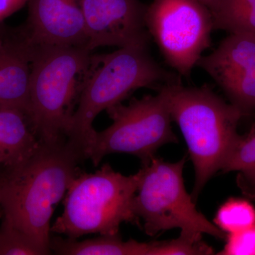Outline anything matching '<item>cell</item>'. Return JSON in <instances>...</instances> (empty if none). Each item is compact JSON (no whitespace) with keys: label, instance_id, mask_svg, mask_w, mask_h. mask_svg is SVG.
I'll use <instances>...</instances> for the list:
<instances>
[{"label":"cell","instance_id":"44dd1931","mask_svg":"<svg viewBox=\"0 0 255 255\" xmlns=\"http://www.w3.org/2000/svg\"><path fill=\"white\" fill-rule=\"evenodd\" d=\"M28 0H0V23L27 4Z\"/></svg>","mask_w":255,"mask_h":255},{"label":"cell","instance_id":"9a60e30c","mask_svg":"<svg viewBox=\"0 0 255 255\" xmlns=\"http://www.w3.org/2000/svg\"><path fill=\"white\" fill-rule=\"evenodd\" d=\"M211 12L214 30L255 36V0H217Z\"/></svg>","mask_w":255,"mask_h":255},{"label":"cell","instance_id":"8fae6325","mask_svg":"<svg viewBox=\"0 0 255 255\" xmlns=\"http://www.w3.org/2000/svg\"><path fill=\"white\" fill-rule=\"evenodd\" d=\"M27 4L23 28L33 46L88 48L86 23L78 0H28Z\"/></svg>","mask_w":255,"mask_h":255},{"label":"cell","instance_id":"7c38bea8","mask_svg":"<svg viewBox=\"0 0 255 255\" xmlns=\"http://www.w3.org/2000/svg\"><path fill=\"white\" fill-rule=\"evenodd\" d=\"M33 48L23 26H4L0 33V107L19 109L29 117Z\"/></svg>","mask_w":255,"mask_h":255},{"label":"cell","instance_id":"4fadbf2b","mask_svg":"<svg viewBox=\"0 0 255 255\" xmlns=\"http://www.w3.org/2000/svg\"><path fill=\"white\" fill-rule=\"evenodd\" d=\"M41 143L26 112L0 107V173L24 163Z\"/></svg>","mask_w":255,"mask_h":255},{"label":"cell","instance_id":"30bf717a","mask_svg":"<svg viewBox=\"0 0 255 255\" xmlns=\"http://www.w3.org/2000/svg\"><path fill=\"white\" fill-rule=\"evenodd\" d=\"M85 18L89 49L122 48L149 42L146 6L140 0H78Z\"/></svg>","mask_w":255,"mask_h":255},{"label":"cell","instance_id":"2e32d148","mask_svg":"<svg viewBox=\"0 0 255 255\" xmlns=\"http://www.w3.org/2000/svg\"><path fill=\"white\" fill-rule=\"evenodd\" d=\"M222 170L224 172H239L242 183L248 189L255 191V120L251 132L240 137Z\"/></svg>","mask_w":255,"mask_h":255},{"label":"cell","instance_id":"603a6c76","mask_svg":"<svg viewBox=\"0 0 255 255\" xmlns=\"http://www.w3.org/2000/svg\"><path fill=\"white\" fill-rule=\"evenodd\" d=\"M5 25L3 23H0V33H1V31L4 29Z\"/></svg>","mask_w":255,"mask_h":255},{"label":"cell","instance_id":"e0dca14e","mask_svg":"<svg viewBox=\"0 0 255 255\" xmlns=\"http://www.w3.org/2000/svg\"><path fill=\"white\" fill-rule=\"evenodd\" d=\"M214 223L227 235L243 231L255 225V207L245 199H228L218 210Z\"/></svg>","mask_w":255,"mask_h":255},{"label":"cell","instance_id":"3957f363","mask_svg":"<svg viewBox=\"0 0 255 255\" xmlns=\"http://www.w3.org/2000/svg\"><path fill=\"white\" fill-rule=\"evenodd\" d=\"M172 121L182 132L195 170L192 197L223 166L241 135V111L209 87H188L181 80L164 85Z\"/></svg>","mask_w":255,"mask_h":255},{"label":"cell","instance_id":"d6986e66","mask_svg":"<svg viewBox=\"0 0 255 255\" xmlns=\"http://www.w3.org/2000/svg\"><path fill=\"white\" fill-rule=\"evenodd\" d=\"M214 254V250L201 241V236L181 233L175 240L152 243L151 255H201Z\"/></svg>","mask_w":255,"mask_h":255},{"label":"cell","instance_id":"cb8c5ba5","mask_svg":"<svg viewBox=\"0 0 255 255\" xmlns=\"http://www.w3.org/2000/svg\"><path fill=\"white\" fill-rule=\"evenodd\" d=\"M3 216V211L2 209H1V206H0V219H2Z\"/></svg>","mask_w":255,"mask_h":255},{"label":"cell","instance_id":"ba28073f","mask_svg":"<svg viewBox=\"0 0 255 255\" xmlns=\"http://www.w3.org/2000/svg\"><path fill=\"white\" fill-rule=\"evenodd\" d=\"M145 22L164 60L182 76L190 75L211 46L212 14L198 0H152Z\"/></svg>","mask_w":255,"mask_h":255},{"label":"cell","instance_id":"ffe728a7","mask_svg":"<svg viewBox=\"0 0 255 255\" xmlns=\"http://www.w3.org/2000/svg\"><path fill=\"white\" fill-rule=\"evenodd\" d=\"M226 244L219 255H255V225L227 235Z\"/></svg>","mask_w":255,"mask_h":255},{"label":"cell","instance_id":"6da1fadb","mask_svg":"<svg viewBox=\"0 0 255 255\" xmlns=\"http://www.w3.org/2000/svg\"><path fill=\"white\" fill-rule=\"evenodd\" d=\"M83 159L66 139L42 142L26 162L0 173L2 217L27 235L46 255L51 254L50 220Z\"/></svg>","mask_w":255,"mask_h":255},{"label":"cell","instance_id":"d4e9b609","mask_svg":"<svg viewBox=\"0 0 255 255\" xmlns=\"http://www.w3.org/2000/svg\"><path fill=\"white\" fill-rule=\"evenodd\" d=\"M253 198H255V195H254V196H253Z\"/></svg>","mask_w":255,"mask_h":255},{"label":"cell","instance_id":"7a4b0ae2","mask_svg":"<svg viewBox=\"0 0 255 255\" xmlns=\"http://www.w3.org/2000/svg\"><path fill=\"white\" fill-rule=\"evenodd\" d=\"M179 80L177 74L167 71L152 58L148 42L122 47L107 54L92 55L78 107L65 132L67 141L84 157V151L95 132L93 122L99 114L122 103L138 89L158 90Z\"/></svg>","mask_w":255,"mask_h":255},{"label":"cell","instance_id":"8992f818","mask_svg":"<svg viewBox=\"0 0 255 255\" xmlns=\"http://www.w3.org/2000/svg\"><path fill=\"white\" fill-rule=\"evenodd\" d=\"M157 95L134 99L127 105L119 103L107 110L112 123L94 132L84 157L98 166L106 155L127 153L138 157L142 165L155 157L159 147L177 142L172 130L168 97L164 85Z\"/></svg>","mask_w":255,"mask_h":255},{"label":"cell","instance_id":"ac0fdd59","mask_svg":"<svg viewBox=\"0 0 255 255\" xmlns=\"http://www.w3.org/2000/svg\"><path fill=\"white\" fill-rule=\"evenodd\" d=\"M0 255H46L27 235L2 217L0 226Z\"/></svg>","mask_w":255,"mask_h":255},{"label":"cell","instance_id":"7402d4cb","mask_svg":"<svg viewBox=\"0 0 255 255\" xmlns=\"http://www.w3.org/2000/svg\"><path fill=\"white\" fill-rule=\"evenodd\" d=\"M198 1L201 2V4L205 5L206 7L209 8L210 11H211L216 4L217 0H198Z\"/></svg>","mask_w":255,"mask_h":255},{"label":"cell","instance_id":"5bb4252c","mask_svg":"<svg viewBox=\"0 0 255 255\" xmlns=\"http://www.w3.org/2000/svg\"><path fill=\"white\" fill-rule=\"evenodd\" d=\"M152 248V242L124 241L119 234L82 241L60 236L50 239V251L60 255H150Z\"/></svg>","mask_w":255,"mask_h":255},{"label":"cell","instance_id":"5b68a950","mask_svg":"<svg viewBox=\"0 0 255 255\" xmlns=\"http://www.w3.org/2000/svg\"><path fill=\"white\" fill-rule=\"evenodd\" d=\"M138 181V172L124 176L107 163L94 173L78 172L67 190L63 214L50 231L78 239L95 233L119 234L124 222L139 225L133 209Z\"/></svg>","mask_w":255,"mask_h":255},{"label":"cell","instance_id":"277c9868","mask_svg":"<svg viewBox=\"0 0 255 255\" xmlns=\"http://www.w3.org/2000/svg\"><path fill=\"white\" fill-rule=\"evenodd\" d=\"M91 56L87 47L33 46L30 118L42 142L66 139Z\"/></svg>","mask_w":255,"mask_h":255},{"label":"cell","instance_id":"52a82bcc","mask_svg":"<svg viewBox=\"0 0 255 255\" xmlns=\"http://www.w3.org/2000/svg\"><path fill=\"white\" fill-rule=\"evenodd\" d=\"M185 159L167 162L154 157L138 171L133 209L150 236L179 228L191 236L208 234L224 238L225 233L196 209L183 179Z\"/></svg>","mask_w":255,"mask_h":255},{"label":"cell","instance_id":"9c48e42d","mask_svg":"<svg viewBox=\"0 0 255 255\" xmlns=\"http://www.w3.org/2000/svg\"><path fill=\"white\" fill-rule=\"evenodd\" d=\"M200 67L227 96L230 103L247 115L255 110V36L230 33Z\"/></svg>","mask_w":255,"mask_h":255}]
</instances>
